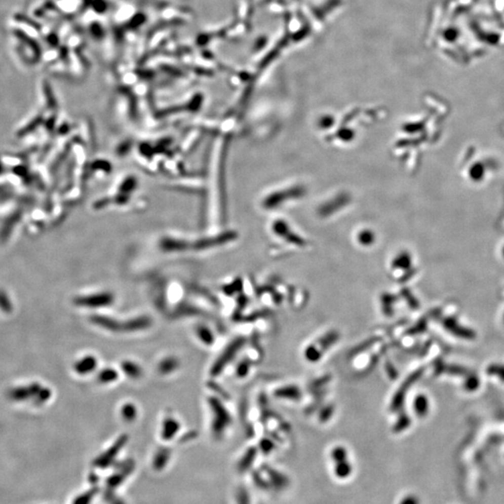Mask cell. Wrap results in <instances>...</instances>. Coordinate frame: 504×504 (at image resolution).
I'll return each instance as SVG.
<instances>
[{
    "label": "cell",
    "instance_id": "obj_1",
    "mask_svg": "<svg viewBox=\"0 0 504 504\" xmlns=\"http://www.w3.org/2000/svg\"><path fill=\"white\" fill-rule=\"evenodd\" d=\"M90 321L96 326L111 332H141L148 329L152 324L151 319L148 316H140L127 321H121L107 316L95 315L91 317Z\"/></svg>",
    "mask_w": 504,
    "mask_h": 504
},
{
    "label": "cell",
    "instance_id": "obj_2",
    "mask_svg": "<svg viewBox=\"0 0 504 504\" xmlns=\"http://www.w3.org/2000/svg\"><path fill=\"white\" fill-rule=\"evenodd\" d=\"M208 405L212 414V434L216 437H220L231 423V415L218 398H208Z\"/></svg>",
    "mask_w": 504,
    "mask_h": 504
},
{
    "label": "cell",
    "instance_id": "obj_3",
    "mask_svg": "<svg viewBox=\"0 0 504 504\" xmlns=\"http://www.w3.org/2000/svg\"><path fill=\"white\" fill-rule=\"evenodd\" d=\"M244 339L238 338L231 342L229 345L226 346L225 350L222 351L220 357L214 362L212 367L210 369V374L211 376L216 377L218 375L221 374L226 366L234 360V358L238 355L239 350L243 346Z\"/></svg>",
    "mask_w": 504,
    "mask_h": 504
},
{
    "label": "cell",
    "instance_id": "obj_4",
    "mask_svg": "<svg viewBox=\"0 0 504 504\" xmlns=\"http://www.w3.org/2000/svg\"><path fill=\"white\" fill-rule=\"evenodd\" d=\"M115 301V297L111 292H97L88 295H83L75 299L77 305L86 308L98 309L110 306Z\"/></svg>",
    "mask_w": 504,
    "mask_h": 504
},
{
    "label": "cell",
    "instance_id": "obj_5",
    "mask_svg": "<svg viewBox=\"0 0 504 504\" xmlns=\"http://www.w3.org/2000/svg\"><path fill=\"white\" fill-rule=\"evenodd\" d=\"M98 365V362L96 358L93 355H86L82 358L80 361H77L75 363V371L77 374L81 375H88L95 372V369Z\"/></svg>",
    "mask_w": 504,
    "mask_h": 504
},
{
    "label": "cell",
    "instance_id": "obj_6",
    "mask_svg": "<svg viewBox=\"0 0 504 504\" xmlns=\"http://www.w3.org/2000/svg\"><path fill=\"white\" fill-rule=\"evenodd\" d=\"M180 430V424L171 415H168L163 422L162 427V437L163 439L171 440L177 435L178 431Z\"/></svg>",
    "mask_w": 504,
    "mask_h": 504
},
{
    "label": "cell",
    "instance_id": "obj_7",
    "mask_svg": "<svg viewBox=\"0 0 504 504\" xmlns=\"http://www.w3.org/2000/svg\"><path fill=\"white\" fill-rule=\"evenodd\" d=\"M127 440H128V437L125 434L120 436L118 440L115 442V444L108 450L106 451L102 457H100V458L98 459V462L107 463L110 461L113 457L119 453L122 447L125 446V444L127 443Z\"/></svg>",
    "mask_w": 504,
    "mask_h": 504
},
{
    "label": "cell",
    "instance_id": "obj_8",
    "mask_svg": "<svg viewBox=\"0 0 504 504\" xmlns=\"http://www.w3.org/2000/svg\"><path fill=\"white\" fill-rule=\"evenodd\" d=\"M179 365H180V363L177 358L169 356L163 359L159 362L157 369H158L159 374L166 375V374H172L175 371H177L179 368Z\"/></svg>",
    "mask_w": 504,
    "mask_h": 504
},
{
    "label": "cell",
    "instance_id": "obj_9",
    "mask_svg": "<svg viewBox=\"0 0 504 504\" xmlns=\"http://www.w3.org/2000/svg\"><path fill=\"white\" fill-rule=\"evenodd\" d=\"M121 369L126 376L132 379H137L142 376L143 370L141 366L132 361H124L121 363Z\"/></svg>",
    "mask_w": 504,
    "mask_h": 504
},
{
    "label": "cell",
    "instance_id": "obj_10",
    "mask_svg": "<svg viewBox=\"0 0 504 504\" xmlns=\"http://www.w3.org/2000/svg\"><path fill=\"white\" fill-rule=\"evenodd\" d=\"M196 333L197 338L201 341L205 345H212L215 342V336L211 329L207 325L200 324L196 328Z\"/></svg>",
    "mask_w": 504,
    "mask_h": 504
},
{
    "label": "cell",
    "instance_id": "obj_11",
    "mask_svg": "<svg viewBox=\"0 0 504 504\" xmlns=\"http://www.w3.org/2000/svg\"><path fill=\"white\" fill-rule=\"evenodd\" d=\"M118 378H119V374L113 368H105L97 374V381L103 385L111 384Z\"/></svg>",
    "mask_w": 504,
    "mask_h": 504
},
{
    "label": "cell",
    "instance_id": "obj_12",
    "mask_svg": "<svg viewBox=\"0 0 504 504\" xmlns=\"http://www.w3.org/2000/svg\"><path fill=\"white\" fill-rule=\"evenodd\" d=\"M121 416L126 422H133L137 417V409L135 404L126 403L121 407Z\"/></svg>",
    "mask_w": 504,
    "mask_h": 504
},
{
    "label": "cell",
    "instance_id": "obj_13",
    "mask_svg": "<svg viewBox=\"0 0 504 504\" xmlns=\"http://www.w3.org/2000/svg\"><path fill=\"white\" fill-rule=\"evenodd\" d=\"M334 470H335V475L340 478H344V477H346L350 475L351 466L346 459H344V460L336 462Z\"/></svg>",
    "mask_w": 504,
    "mask_h": 504
},
{
    "label": "cell",
    "instance_id": "obj_14",
    "mask_svg": "<svg viewBox=\"0 0 504 504\" xmlns=\"http://www.w3.org/2000/svg\"><path fill=\"white\" fill-rule=\"evenodd\" d=\"M248 370H249V365L246 362H241L238 365V371H237L238 376L244 377L246 374H248Z\"/></svg>",
    "mask_w": 504,
    "mask_h": 504
}]
</instances>
